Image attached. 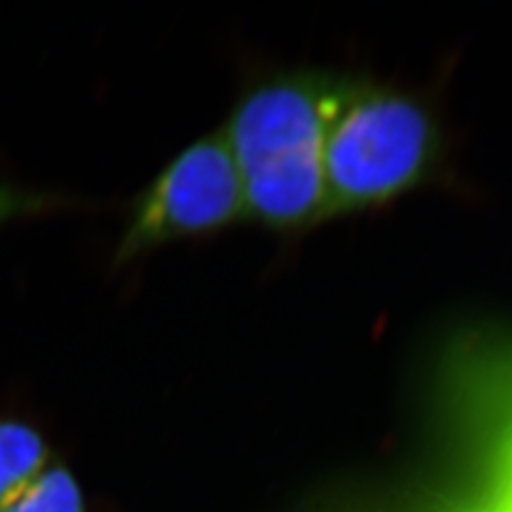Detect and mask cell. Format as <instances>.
Wrapping results in <instances>:
<instances>
[{
  "label": "cell",
  "mask_w": 512,
  "mask_h": 512,
  "mask_svg": "<svg viewBox=\"0 0 512 512\" xmlns=\"http://www.w3.org/2000/svg\"><path fill=\"white\" fill-rule=\"evenodd\" d=\"M90 209H97V203L63 190L27 186L8 177H0V232L19 222Z\"/></svg>",
  "instance_id": "obj_5"
},
{
  "label": "cell",
  "mask_w": 512,
  "mask_h": 512,
  "mask_svg": "<svg viewBox=\"0 0 512 512\" xmlns=\"http://www.w3.org/2000/svg\"><path fill=\"white\" fill-rule=\"evenodd\" d=\"M245 220L238 167L220 129L181 148L128 203L110 253L120 274L171 245L219 238Z\"/></svg>",
  "instance_id": "obj_3"
},
{
  "label": "cell",
  "mask_w": 512,
  "mask_h": 512,
  "mask_svg": "<svg viewBox=\"0 0 512 512\" xmlns=\"http://www.w3.org/2000/svg\"><path fill=\"white\" fill-rule=\"evenodd\" d=\"M340 74L256 69L243 78L220 129L245 202V219L291 238L330 219L323 145Z\"/></svg>",
  "instance_id": "obj_1"
},
{
  "label": "cell",
  "mask_w": 512,
  "mask_h": 512,
  "mask_svg": "<svg viewBox=\"0 0 512 512\" xmlns=\"http://www.w3.org/2000/svg\"><path fill=\"white\" fill-rule=\"evenodd\" d=\"M48 467V444L37 425L0 416V509L14 501Z\"/></svg>",
  "instance_id": "obj_4"
},
{
  "label": "cell",
  "mask_w": 512,
  "mask_h": 512,
  "mask_svg": "<svg viewBox=\"0 0 512 512\" xmlns=\"http://www.w3.org/2000/svg\"><path fill=\"white\" fill-rule=\"evenodd\" d=\"M0 512H86L74 476L63 467H46L21 494Z\"/></svg>",
  "instance_id": "obj_6"
},
{
  "label": "cell",
  "mask_w": 512,
  "mask_h": 512,
  "mask_svg": "<svg viewBox=\"0 0 512 512\" xmlns=\"http://www.w3.org/2000/svg\"><path fill=\"white\" fill-rule=\"evenodd\" d=\"M446 154L442 122L425 95L340 74L323 145L330 219L384 209L435 183Z\"/></svg>",
  "instance_id": "obj_2"
}]
</instances>
